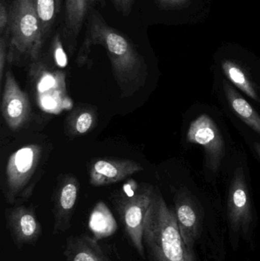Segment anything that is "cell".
I'll use <instances>...</instances> for the list:
<instances>
[{
	"label": "cell",
	"mask_w": 260,
	"mask_h": 261,
	"mask_svg": "<svg viewBox=\"0 0 260 261\" xmlns=\"http://www.w3.org/2000/svg\"><path fill=\"white\" fill-rule=\"evenodd\" d=\"M104 47L111 63L113 76L123 97H129L145 86L148 76V65L134 44L120 31L111 27L96 9L86 19V31L76 58L78 66L89 60L91 47Z\"/></svg>",
	"instance_id": "1"
},
{
	"label": "cell",
	"mask_w": 260,
	"mask_h": 261,
	"mask_svg": "<svg viewBox=\"0 0 260 261\" xmlns=\"http://www.w3.org/2000/svg\"><path fill=\"white\" fill-rule=\"evenodd\" d=\"M143 243L151 261H195L180 234L176 213L160 193L145 222Z\"/></svg>",
	"instance_id": "2"
},
{
	"label": "cell",
	"mask_w": 260,
	"mask_h": 261,
	"mask_svg": "<svg viewBox=\"0 0 260 261\" xmlns=\"http://www.w3.org/2000/svg\"><path fill=\"white\" fill-rule=\"evenodd\" d=\"M9 7V24L3 35L8 41V64L29 65L39 59L45 42L37 13L36 0H12Z\"/></svg>",
	"instance_id": "3"
},
{
	"label": "cell",
	"mask_w": 260,
	"mask_h": 261,
	"mask_svg": "<svg viewBox=\"0 0 260 261\" xmlns=\"http://www.w3.org/2000/svg\"><path fill=\"white\" fill-rule=\"evenodd\" d=\"M159 195L160 192L152 185L129 179L110 196L125 236L143 260L146 259L143 243L145 224Z\"/></svg>",
	"instance_id": "4"
},
{
	"label": "cell",
	"mask_w": 260,
	"mask_h": 261,
	"mask_svg": "<svg viewBox=\"0 0 260 261\" xmlns=\"http://www.w3.org/2000/svg\"><path fill=\"white\" fill-rule=\"evenodd\" d=\"M28 66L29 81L41 110L58 114L70 108L72 102L67 95L65 73L55 65L50 57L42 54Z\"/></svg>",
	"instance_id": "5"
},
{
	"label": "cell",
	"mask_w": 260,
	"mask_h": 261,
	"mask_svg": "<svg viewBox=\"0 0 260 261\" xmlns=\"http://www.w3.org/2000/svg\"><path fill=\"white\" fill-rule=\"evenodd\" d=\"M43 149L36 144H27L9 156L5 173L3 194L8 204L21 205L33 193L32 182L41 164Z\"/></svg>",
	"instance_id": "6"
},
{
	"label": "cell",
	"mask_w": 260,
	"mask_h": 261,
	"mask_svg": "<svg viewBox=\"0 0 260 261\" xmlns=\"http://www.w3.org/2000/svg\"><path fill=\"white\" fill-rule=\"evenodd\" d=\"M187 140L204 147L208 167L214 173H218L225 156V143L212 118L203 114L192 121L188 130Z\"/></svg>",
	"instance_id": "7"
},
{
	"label": "cell",
	"mask_w": 260,
	"mask_h": 261,
	"mask_svg": "<svg viewBox=\"0 0 260 261\" xmlns=\"http://www.w3.org/2000/svg\"><path fill=\"white\" fill-rule=\"evenodd\" d=\"M5 219L11 239L18 250L35 245L42 236V226L32 205H12L5 211Z\"/></svg>",
	"instance_id": "8"
},
{
	"label": "cell",
	"mask_w": 260,
	"mask_h": 261,
	"mask_svg": "<svg viewBox=\"0 0 260 261\" xmlns=\"http://www.w3.org/2000/svg\"><path fill=\"white\" fill-rule=\"evenodd\" d=\"M80 184L76 176L64 175L58 181L52 196L53 202V236L63 234L71 226L76 202L79 198Z\"/></svg>",
	"instance_id": "9"
},
{
	"label": "cell",
	"mask_w": 260,
	"mask_h": 261,
	"mask_svg": "<svg viewBox=\"0 0 260 261\" xmlns=\"http://www.w3.org/2000/svg\"><path fill=\"white\" fill-rule=\"evenodd\" d=\"M1 110L6 125L12 130L24 126L29 120L32 112L27 93L20 88L11 70H8L5 74Z\"/></svg>",
	"instance_id": "10"
},
{
	"label": "cell",
	"mask_w": 260,
	"mask_h": 261,
	"mask_svg": "<svg viewBox=\"0 0 260 261\" xmlns=\"http://www.w3.org/2000/svg\"><path fill=\"white\" fill-rule=\"evenodd\" d=\"M142 170L143 166L133 160L97 158L89 168L90 184L93 187H106L125 180Z\"/></svg>",
	"instance_id": "11"
},
{
	"label": "cell",
	"mask_w": 260,
	"mask_h": 261,
	"mask_svg": "<svg viewBox=\"0 0 260 261\" xmlns=\"http://www.w3.org/2000/svg\"><path fill=\"white\" fill-rule=\"evenodd\" d=\"M228 216L234 228H245L251 219V205L244 170L234 174L228 195Z\"/></svg>",
	"instance_id": "12"
},
{
	"label": "cell",
	"mask_w": 260,
	"mask_h": 261,
	"mask_svg": "<svg viewBox=\"0 0 260 261\" xmlns=\"http://www.w3.org/2000/svg\"><path fill=\"white\" fill-rule=\"evenodd\" d=\"M96 0H66L62 38L70 55L74 54L84 22Z\"/></svg>",
	"instance_id": "13"
},
{
	"label": "cell",
	"mask_w": 260,
	"mask_h": 261,
	"mask_svg": "<svg viewBox=\"0 0 260 261\" xmlns=\"http://www.w3.org/2000/svg\"><path fill=\"white\" fill-rule=\"evenodd\" d=\"M64 255L65 261H112L97 239L85 234L67 238Z\"/></svg>",
	"instance_id": "14"
},
{
	"label": "cell",
	"mask_w": 260,
	"mask_h": 261,
	"mask_svg": "<svg viewBox=\"0 0 260 261\" xmlns=\"http://www.w3.org/2000/svg\"><path fill=\"white\" fill-rule=\"evenodd\" d=\"M176 216L180 234L187 248L192 250L198 236V217L192 201L185 192L177 193L175 198Z\"/></svg>",
	"instance_id": "15"
},
{
	"label": "cell",
	"mask_w": 260,
	"mask_h": 261,
	"mask_svg": "<svg viewBox=\"0 0 260 261\" xmlns=\"http://www.w3.org/2000/svg\"><path fill=\"white\" fill-rule=\"evenodd\" d=\"M97 113L91 107H79L67 116L65 132L70 138L82 136L94 128Z\"/></svg>",
	"instance_id": "16"
},
{
	"label": "cell",
	"mask_w": 260,
	"mask_h": 261,
	"mask_svg": "<svg viewBox=\"0 0 260 261\" xmlns=\"http://www.w3.org/2000/svg\"><path fill=\"white\" fill-rule=\"evenodd\" d=\"M224 90L226 98L234 113L252 129L260 135V116L252 106L243 98L233 87L224 81Z\"/></svg>",
	"instance_id": "17"
},
{
	"label": "cell",
	"mask_w": 260,
	"mask_h": 261,
	"mask_svg": "<svg viewBox=\"0 0 260 261\" xmlns=\"http://www.w3.org/2000/svg\"><path fill=\"white\" fill-rule=\"evenodd\" d=\"M222 69L224 74L227 76L230 82L233 83L238 88L242 90L249 97L257 102L259 101L254 86L242 67L233 61H224L222 62Z\"/></svg>",
	"instance_id": "18"
},
{
	"label": "cell",
	"mask_w": 260,
	"mask_h": 261,
	"mask_svg": "<svg viewBox=\"0 0 260 261\" xmlns=\"http://www.w3.org/2000/svg\"><path fill=\"white\" fill-rule=\"evenodd\" d=\"M36 10L44 40H47L57 16L56 0H36Z\"/></svg>",
	"instance_id": "19"
},
{
	"label": "cell",
	"mask_w": 260,
	"mask_h": 261,
	"mask_svg": "<svg viewBox=\"0 0 260 261\" xmlns=\"http://www.w3.org/2000/svg\"><path fill=\"white\" fill-rule=\"evenodd\" d=\"M49 56L59 68L64 69L68 65V58L64 50V40L60 33H56L52 39Z\"/></svg>",
	"instance_id": "20"
},
{
	"label": "cell",
	"mask_w": 260,
	"mask_h": 261,
	"mask_svg": "<svg viewBox=\"0 0 260 261\" xmlns=\"http://www.w3.org/2000/svg\"><path fill=\"white\" fill-rule=\"evenodd\" d=\"M8 64V41L5 35L0 36V84L3 85V77L6 74Z\"/></svg>",
	"instance_id": "21"
},
{
	"label": "cell",
	"mask_w": 260,
	"mask_h": 261,
	"mask_svg": "<svg viewBox=\"0 0 260 261\" xmlns=\"http://www.w3.org/2000/svg\"><path fill=\"white\" fill-rule=\"evenodd\" d=\"M118 12H120L125 17H128L131 14L135 0H111Z\"/></svg>",
	"instance_id": "22"
},
{
	"label": "cell",
	"mask_w": 260,
	"mask_h": 261,
	"mask_svg": "<svg viewBox=\"0 0 260 261\" xmlns=\"http://www.w3.org/2000/svg\"><path fill=\"white\" fill-rule=\"evenodd\" d=\"M9 21V7L6 2H0V36L6 32Z\"/></svg>",
	"instance_id": "23"
},
{
	"label": "cell",
	"mask_w": 260,
	"mask_h": 261,
	"mask_svg": "<svg viewBox=\"0 0 260 261\" xmlns=\"http://www.w3.org/2000/svg\"><path fill=\"white\" fill-rule=\"evenodd\" d=\"M155 1L163 9H177L186 6L189 0H155Z\"/></svg>",
	"instance_id": "24"
},
{
	"label": "cell",
	"mask_w": 260,
	"mask_h": 261,
	"mask_svg": "<svg viewBox=\"0 0 260 261\" xmlns=\"http://www.w3.org/2000/svg\"><path fill=\"white\" fill-rule=\"evenodd\" d=\"M56 8H57L58 13H60L61 11V8H62L63 0H56Z\"/></svg>",
	"instance_id": "25"
},
{
	"label": "cell",
	"mask_w": 260,
	"mask_h": 261,
	"mask_svg": "<svg viewBox=\"0 0 260 261\" xmlns=\"http://www.w3.org/2000/svg\"><path fill=\"white\" fill-rule=\"evenodd\" d=\"M255 149H256V152H257L258 154H259L260 156V144H255Z\"/></svg>",
	"instance_id": "26"
},
{
	"label": "cell",
	"mask_w": 260,
	"mask_h": 261,
	"mask_svg": "<svg viewBox=\"0 0 260 261\" xmlns=\"http://www.w3.org/2000/svg\"><path fill=\"white\" fill-rule=\"evenodd\" d=\"M6 1V0H0V2H4Z\"/></svg>",
	"instance_id": "27"
}]
</instances>
